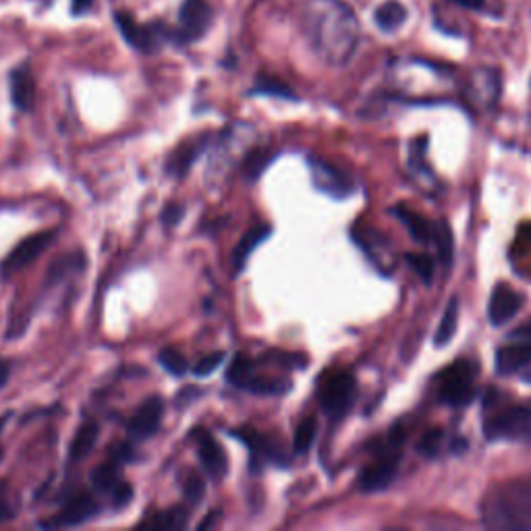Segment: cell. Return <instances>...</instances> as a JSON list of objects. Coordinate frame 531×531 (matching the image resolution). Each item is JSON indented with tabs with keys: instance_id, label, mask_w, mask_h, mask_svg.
<instances>
[{
	"instance_id": "obj_22",
	"label": "cell",
	"mask_w": 531,
	"mask_h": 531,
	"mask_svg": "<svg viewBox=\"0 0 531 531\" xmlns=\"http://www.w3.org/2000/svg\"><path fill=\"white\" fill-rule=\"evenodd\" d=\"M397 214V218L403 222L405 229L409 231L411 239L417 243H432L434 241V233H436V225H432L430 220H426L422 214H417L415 210L407 208V206H397L393 210Z\"/></svg>"
},
{
	"instance_id": "obj_1",
	"label": "cell",
	"mask_w": 531,
	"mask_h": 531,
	"mask_svg": "<svg viewBox=\"0 0 531 531\" xmlns=\"http://www.w3.org/2000/svg\"><path fill=\"white\" fill-rule=\"evenodd\" d=\"M301 23L307 42L330 67H345L359 46L361 25L343 0H307Z\"/></svg>"
},
{
	"instance_id": "obj_46",
	"label": "cell",
	"mask_w": 531,
	"mask_h": 531,
	"mask_svg": "<svg viewBox=\"0 0 531 531\" xmlns=\"http://www.w3.org/2000/svg\"><path fill=\"white\" fill-rule=\"evenodd\" d=\"M5 422H7V417H0V430H3ZM0 459H3V444H0Z\"/></svg>"
},
{
	"instance_id": "obj_20",
	"label": "cell",
	"mask_w": 531,
	"mask_h": 531,
	"mask_svg": "<svg viewBox=\"0 0 531 531\" xmlns=\"http://www.w3.org/2000/svg\"><path fill=\"white\" fill-rule=\"evenodd\" d=\"M206 148H208V137L206 135L191 139V142L183 144L181 148H177L171 154L169 162H166V171H169L175 177H185L189 173L191 166L198 162L200 156L206 152Z\"/></svg>"
},
{
	"instance_id": "obj_17",
	"label": "cell",
	"mask_w": 531,
	"mask_h": 531,
	"mask_svg": "<svg viewBox=\"0 0 531 531\" xmlns=\"http://www.w3.org/2000/svg\"><path fill=\"white\" fill-rule=\"evenodd\" d=\"M9 88H11V102L21 113L32 110L36 100V79L30 65L23 63L9 75Z\"/></svg>"
},
{
	"instance_id": "obj_3",
	"label": "cell",
	"mask_w": 531,
	"mask_h": 531,
	"mask_svg": "<svg viewBox=\"0 0 531 531\" xmlns=\"http://www.w3.org/2000/svg\"><path fill=\"white\" fill-rule=\"evenodd\" d=\"M500 393L488 390L484 397V436L490 442H531V407L502 403Z\"/></svg>"
},
{
	"instance_id": "obj_28",
	"label": "cell",
	"mask_w": 531,
	"mask_h": 531,
	"mask_svg": "<svg viewBox=\"0 0 531 531\" xmlns=\"http://www.w3.org/2000/svg\"><path fill=\"white\" fill-rule=\"evenodd\" d=\"M316 434H318L316 417H305L303 422L297 426V430H295V436H293V453L295 455L310 453L312 444L316 440Z\"/></svg>"
},
{
	"instance_id": "obj_4",
	"label": "cell",
	"mask_w": 531,
	"mask_h": 531,
	"mask_svg": "<svg viewBox=\"0 0 531 531\" xmlns=\"http://www.w3.org/2000/svg\"><path fill=\"white\" fill-rule=\"evenodd\" d=\"M405 438H407L405 428L397 424L384 438L376 442V446L372 449L374 453L372 463L368 467H363L357 478V486L363 492H380L393 484L403 455Z\"/></svg>"
},
{
	"instance_id": "obj_24",
	"label": "cell",
	"mask_w": 531,
	"mask_h": 531,
	"mask_svg": "<svg viewBox=\"0 0 531 531\" xmlns=\"http://www.w3.org/2000/svg\"><path fill=\"white\" fill-rule=\"evenodd\" d=\"M374 21L378 25V30H382L384 34H393L407 21V9L403 3H399V0H386V3H382L376 9Z\"/></svg>"
},
{
	"instance_id": "obj_2",
	"label": "cell",
	"mask_w": 531,
	"mask_h": 531,
	"mask_svg": "<svg viewBox=\"0 0 531 531\" xmlns=\"http://www.w3.org/2000/svg\"><path fill=\"white\" fill-rule=\"evenodd\" d=\"M482 519L490 529H531V475L492 486L482 500Z\"/></svg>"
},
{
	"instance_id": "obj_34",
	"label": "cell",
	"mask_w": 531,
	"mask_h": 531,
	"mask_svg": "<svg viewBox=\"0 0 531 531\" xmlns=\"http://www.w3.org/2000/svg\"><path fill=\"white\" fill-rule=\"evenodd\" d=\"M158 361H160V366L173 374V376H183L187 370H189V363L185 359V355L177 349H164L160 355H158Z\"/></svg>"
},
{
	"instance_id": "obj_10",
	"label": "cell",
	"mask_w": 531,
	"mask_h": 531,
	"mask_svg": "<svg viewBox=\"0 0 531 531\" xmlns=\"http://www.w3.org/2000/svg\"><path fill=\"white\" fill-rule=\"evenodd\" d=\"M115 21H117V27L119 32L123 34L125 42L139 50V52H156L160 48V44L164 42V30H160V27L156 25H144L135 21L129 13H117L115 15Z\"/></svg>"
},
{
	"instance_id": "obj_15",
	"label": "cell",
	"mask_w": 531,
	"mask_h": 531,
	"mask_svg": "<svg viewBox=\"0 0 531 531\" xmlns=\"http://www.w3.org/2000/svg\"><path fill=\"white\" fill-rule=\"evenodd\" d=\"M164 419V401L160 397H150L142 407H137L133 417L129 419V434L137 440L152 438Z\"/></svg>"
},
{
	"instance_id": "obj_14",
	"label": "cell",
	"mask_w": 531,
	"mask_h": 531,
	"mask_svg": "<svg viewBox=\"0 0 531 531\" xmlns=\"http://www.w3.org/2000/svg\"><path fill=\"white\" fill-rule=\"evenodd\" d=\"M193 440H195V444H198L200 461H202V465H204L210 478L214 482L225 478V475L229 473V459H227V453L222 451V446L218 444V440L206 430H195Z\"/></svg>"
},
{
	"instance_id": "obj_23",
	"label": "cell",
	"mask_w": 531,
	"mask_h": 531,
	"mask_svg": "<svg viewBox=\"0 0 531 531\" xmlns=\"http://www.w3.org/2000/svg\"><path fill=\"white\" fill-rule=\"evenodd\" d=\"M83 266H86V258H83V254H79V251H71V254L59 258L57 262H54L48 270V276H46V289H52L61 285L63 281H67V278H71L73 274H79L83 270Z\"/></svg>"
},
{
	"instance_id": "obj_29",
	"label": "cell",
	"mask_w": 531,
	"mask_h": 531,
	"mask_svg": "<svg viewBox=\"0 0 531 531\" xmlns=\"http://www.w3.org/2000/svg\"><path fill=\"white\" fill-rule=\"evenodd\" d=\"M434 243L438 247V258L444 268H449L453 264V233L449 222H436V233H434Z\"/></svg>"
},
{
	"instance_id": "obj_18",
	"label": "cell",
	"mask_w": 531,
	"mask_h": 531,
	"mask_svg": "<svg viewBox=\"0 0 531 531\" xmlns=\"http://www.w3.org/2000/svg\"><path fill=\"white\" fill-rule=\"evenodd\" d=\"M517 343L502 345L496 351V372L500 376H511L531 366V341L515 339Z\"/></svg>"
},
{
	"instance_id": "obj_5",
	"label": "cell",
	"mask_w": 531,
	"mask_h": 531,
	"mask_svg": "<svg viewBox=\"0 0 531 531\" xmlns=\"http://www.w3.org/2000/svg\"><path fill=\"white\" fill-rule=\"evenodd\" d=\"M475 378H478V363L471 359H457L434 376L436 395L442 405L465 407L475 399Z\"/></svg>"
},
{
	"instance_id": "obj_27",
	"label": "cell",
	"mask_w": 531,
	"mask_h": 531,
	"mask_svg": "<svg viewBox=\"0 0 531 531\" xmlns=\"http://www.w3.org/2000/svg\"><path fill=\"white\" fill-rule=\"evenodd\" d=\"M457 326H459V299L453 297L449 301V305H446V310L442 314V320L438 324V330L434 334V345L440 349L444 345H449L455 337L457 332Z\"/></svg>"
},
{
	"instance_id": "obj_37",
	"label": "cell",
	"mask_w": 531,
	"mask_h": 531,
	"mask_svg": "<svg viewBox=\"0 0 531 531\" xmlns=\"http://www.w3.org/2000/svg\"><path fill=\"white\" fill-rule=\"evenodd\" d=\"M131 498H133V488L129 486L127 480H123V482L113 490V494H110V500H113V507H115L117 511L125 509V507L129 505V502H131Z\"/></svg>"
},
{
	"instance_id": "obj_19",
	"label": "cell",
	"mask_w": 531,
	"mask_h": 531,
	"mask_svg": "<svg viewBox=\"0 0 531 531\" xmlns=\"http://www.w3.org/2000/svg\"><path fill=\"white\" fill-rule=\"evenodd\" d=\"M235 436L239 440H243L249 446V451L254 453V455H258L260 459H266V461L276 463V465H287L289 463V455L285 453L283 444L278 442L276 438L260 434V432H247V430L235 432Z\"/></svg>"
},
{
	"instance_id": "obj_43",
	"label": "cell",
	"mask_w": 531,
	"mask_h": 531,
	"mask_svg": "<svg viewBox=\"0 0 531 531\" xmlns=\"http://www.w3.org/2000/svg\"><path fill=\"white\" fill-rule=\"evenodd\" d=\"M511 339H523V341H531V320L521 324L519 328H515L511 332Z\"/></svg>"
},
{
	"instance_id": "obj_16",
	"label": "cell",
	"mask_w": 531,
	"mask_h": 531,
	"mask_svg": "<svg viewBox=\"0 0 531 531\" xmlns=\"http://www.w3.org/2000/svg\"><path fill=\"white\" fill-rule=\"evenodd\" d=\"M98 513H100L98 500L90 492H79L67 500V505L61 509V513L57 515L52 525L77 527V525L92 521L94 517H98Z\"/></svg>"
},
{
	"instance_id": "obj_42",
	"label": "cell",
	"mask_w": 531,
	"mask_h": 531,
	"mask_svg": "<svg viewBox=\"0 0 531 531\" xmlns=\"http://www.w3.org/2000/svg\"><path fill=\"white\" fill-rule=\"evenodd\" d=\"M92 5H94V0H71V13L83 15L92 9Z\"/></svg>"
},
{
	"instance_id": "obj_11",
	"label": "cell",
	"mask_w": 531,
	"mask_h": 531,
	"mask_svg": "<svg viewBox=\"0 0 531 531\" xmlns=\"http://www.w3.org/2000/svg\"><path fill=\"white\" fill-rule=\"evenodd\" d=\"M212 23V9L206 0H185L179 11L177 38L181 42L200 40Z\"/></svg>"
},
{
	"instance_id": "obj_38",
	"label": "cell",
	"mask_w": 531,
	"mask_h": 531,
	"mask_svg": "<svg viewBox=\"0 0 531 531\" xmlns=\"http://www.w3.org/2000/svg\"><path fill=\"white\" fill-rule=\"evenodd\" d=\"M15 517V505L13 498L9 494V488L5 484H0V521Z\"/></svg>"
},
{
	"instance_id": "obj_31",
	"label": "cell",
	"mask_w": 531,
	"mask_h": 531,
	"mask_svg": "<svg viewBox=\"0 0 531 531\" xmlns=\"http://www.w3.org/2000/svg\"><path fill=\"white\" fill-rule=\"evenodd\" d=\"M187 523V513L185 509H171L156 513L152 519L144 521L142 527H152V529H179L185 527Z\"/></svg>"
},
{
	"instance_id": "obj_36",
	"label": "cell",
	"mask_w": 531,
	"mask_h": 531,
	"mask_svg": "<svg viewBox=\"0 0 531 531\" xmlns=\"http://www.w3.org/2000/svg\"><path fill=\"white\" fill-rule=\"evenodd\" d=\"M256 92L260 94H268V96H281V98H295V94L283 86V83H278L274 79H262L258 86H256Z\"/></svg>"
},
{
	"instance_id": "obj_25",
	"label": "cell",
	"mask_w": 531,
	"mask_h": 531,
	"mask_svg": "<svg viewBox=\"0 0 531 531\" xmlns=\"http://www.w3.org/2000/svg\"><path fill=\"white\" fill-rule=\"evenodd\" d=\"M98 436H100V428L96 422H86L83 426H79L69 446V459L75 463L86 459L94 451Z\"/></svg>"
},
{
	"instance_id": "obj_6",
	"label": "cell",
	"mask_w": 531,
	"mask_h": 531,
	"mask_svg": "<svg viewBox=\"0 0 531 531\" xmlns=\"http://www.w3.org/2000/svg\"><path fill=\"white\" fill-rule=\"evenodd\" d=\"M355 395H357V382L351 372L334 370L322 376L318 386V399L326 415L334 419L345 417L355 403Z\"/></svg>"
},
{
	"instance_id": "obj_26",
	"label": "cell",
	"mask_w": 531,
	"mask_h": 531,
	"mask_svg": "<svg viewBox=\"0 0 531 531\" xmlns=\"http://www.w3.org/2000/svg\"><path fill=\"white\" fill-rule=\"evenodd\" d=\"M119 461H115L113 457H110L106 463L98 465L92 473V484L98 492L102 494H113V490L123 482L121 478V471H119Z\"/></svg>"
},
{
	"instance_id": "obj_21",
	"label": "cell",
	"mask_w": 531,
	"mask_h": 531,
	"mask_svg": "<svg viewBox=\"0 0 531 531\" xmlns=\"http://www.w3.org/2000/svg\"><path fill=\"white\" fill-rule=\"evenodd\" d=\"M272 235V227L270 225H256L251 227L243 239L237 243L235 247V254H233V266H235V272H243L249 258L254 256V251L264 243L268 241Z\"/></svg>"
},
{
	"instance_id": "obj_41",
	"label": "cell",
	"mask_w": 531,
	"mask_h": 531,
	"mask_svg": "<svg viewBox=\"0 0 531 531\" xmlns=\"http://www.w3.org/2000/svg\"><path fill=\"white\" fill-rule=\"evenodd\" d=\"M451 3L469 11H482L486 7V0H451Z\"/></svg>"
},
{
	"instance_id": "obj_32",
	"label": "cell",
	"mask_w": 531,
	"mask_h": 531,
	"mask_svg": "<svg viewBox=\"0 0 531 531\" xmlns=\"http://www.w3.org/2000/svg\"><path fill=\"white\" fill-rule=\"evenodd\" d=\"M442 444H444V432L440 428H430V430H426L422 434V438H419L417 451L422 453L424 457L432 459V457H438L440 455Z\"/></svg>"
},
{
	"instance_id": "obj_35",
	"label": "cell",
	"mask_w": 531,
	"mask_h": 531,
	"mask_svg": "<svg viewBox=\"0 0 531 531\" xmlns=\"http://www.w3.org/2000/svg\"><path fill=\"white\" fill-rule=\"evenodd\" d=\"M222 363H225V353H220V351L210 353V355L202 357L198 363H195L193 374L200 376V378H206V376L214 374L222 366Z\"/></svg>"
},
{
	"instance_id": "obj_12",
	"label": "cell",
	"mask_w": 531,
	"mask_h": 531,
	"mask_svg": "<svg viewBox=\"0 0 531 531\" xmlns=\"http://www.w3.org/2000/svg\"><path fill=\"white\" fill-rule=\"evenodd\" d=\"M525 303V297L507 283H498L488 301V318L492 326H502L513 320Z\"/></svg>"
},
{
	"instance_id": "obj_7",
	"label": "cell",
	"mask_w": 531,
	"mask_h": 531,
	"mask_svg": "<svg viewBox=\"0 0 531 531\" xmlns=\"http://www.w3.org/2000/svg\"><path fill=\"white\" fill-rule=\"evenodd\" d=\"M227 378L233 386L247 390L251 395H262V397H278L285 395L291 390V384L281 378H270L256 374V363L254 359H249L247 355H237L231 363V368L227 372Z\"/></svg>"
},
{
	"instance_id": "obj_33",
	"label": "cell",
	"mask_w": 531,
	"mask_h": 531,
	"mask_svg": "<svg viewBox=\"0 0 531 531\" xmlns=\"http://www.w3.org/2000/svg\"><path fill=\"white\" fill-rule=\"evenodd\" d=\"M405 260H407L409 268H411L419 278H422L424 285H432L436 264H434V260H432L430 256H426V254H407Z\"/></svg>"
},
{
	"instance_id": "obj_39",
	"label": "cell",
	"mask_w": 531,
	"mask_h": 531,
	"mask_svg": "<svg viewBox=\"0 0 531 531\" xmlns=\"http://www.w3.org/2000/svg\"><path fill=\"white\" fill-rule=\"evenodd\" d=\"M183 214H185V208L181 204H169L162 212V222L166 227H175L183 220Z\"/></svg>"
},
{
	"instance_id": "obj_9",
	"label": "cell",
	"mask_w": 531,
	"mask_h": 531,
	"mask_svg": "<svg viewBox=\"0 0 531 531\" xmlns=\"http://www.w3.org/2000/svg\"><path fill=\"white\" fill-rule=\"evenodd\" d=\"M54 239H57V231H40L23 239L0 264V274H3V278H9L25 266H30L54 243Z\"/></svg>"
},
{
	"instance_id": "obj_8",
	"label": "cell",
	"mask_w": 531,
	"mask_h": 531,
	"mask_svg": "<svg viewBox=\"0 0 531 531\" xmlns=\"http://www.w3.org/2000/svg\"><path fill=\"white\" fill-rule=\"evenodd\" d=\"M307 166H310V175H312L316 189L330 195V198L345 200L355 191L353 179L345 171H341L339 166H334V164H330L322 158H316V156L307 160Z\"/></svg>"
},
{
	"instance_id": "obj_40",
	"label": "cell",
	"mask_w": 531,
	"mask_h": 531,
	"mask_svg": "<svg viewBox=\"0 0 531 531\" xmlns=\"http://www.w3.org/2000/svg\"><path fill=\"white\" fill-rule=\"evenodd\" d=\"M185 496L187 500L200 502L204 496V482L198 478V475H191V478L185 482Z\"/></svg>"
},
{
	"instance_id": "obj_44",
	"label": "cell",
	"mask_w": 531,
	"mask_h": 531,
	"mask_svg": "<svg viewBox=\"0 0 531 531\" xmlns=\"http://www.w3.org/2000/svg\"><path fill=\"white\" fill-rule=\"evenodd\" d=\"M7 380H9V363L0 359V388H5Z\"/></svg>"
},
{
	"instance_id": "obj_13",
	"label": "cell",
	"mask_w": 531,
	"mask_h": 531,
	"mask_svg": "<svg viewBox=\"0 0 531 531\" xmlns=\"http://www.w3.org/2000/svg\"><path fill=\"white\" fill-rule=\"evenodd\" d=\"M467 98L482 108H492L500 98V73L490 67H480L469 75Z\"/></svg>"
},
{
	"instance_id": "obj_30",
	"label": "cell",
	"mask_w": 531,
	"mask_h": 531,
	"mask_svg": "<svg viewBox=\"0 0 531 531\" xmlns=\"http://www.w3.org/2000/svg\"><path fill=\"white\" fill-rule=\"evenodd\" d=\"M274 156L266 150H254V152H249L243 160V166H241V171L245 175V179L249 181H256L258 177H262V173L266 171V166L270 164Z\"/></svg>"
},
{
	"instance_id": "obj_45",
	"label": "cell",
	"mask_w": 531,
	"mask_h": 531,
	"mask_svg": "<svg viewBox=\"0 0 531 531\" xmlns=\"http://www.w3.org/2000/svg\"><path fill=\"white\" fill-rule=\"evenodd\" d=\"M451 449H453L455 453H463V451H467V440H465V438H455L453 444H451Z\"/></svg>"
}]
</instances>
